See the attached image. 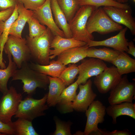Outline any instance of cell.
I'll list each match as a JSON object with an SVG mask.
<instances>
[{"mask_svg":"<svg viewBox=\"0 0 135 135\" xmlns=\"http://www.w3.org/2000/svg\"><path fill=\"white\" fill-rule=\"evenodd\" d=\"M102 135H131L132 133L128 130H116L112 132L104 131L102 130Z\"/></svg>","mask_w":135,"mask_h":135,"instance_id":"obj_37","label":"cell"},{"mask_svg":"<svg viewBox=\"0 0 135 135\" xmlns=\"http://www.w3.org/2000/svg\"><path fill=\"white\" fill-rule=\"evenodd\" d=\"M128 29L126 27L122 28L116 35L103 40H90L87 44L89 47L103 46L112 48L121 52H127L128 50V42L125 35Z\"/></svg>","mask_w":135,"mask_h":135,"instance_id":"obj_15","label":"cell"},{"mask_svg":"<svg viewBox=\"0 0 135 135\" xmlns=\"http://www.w3.org/2000/svg\"><path fill=\"white\" fill-rule=\"evenodd\" d=\"M92 84V82L90 79L84 84L78 85L79 91L73 103L74 110L85 112L94 100L97 95L93 90Z\"/></svg>","mask_w":135,"mask_h":135,"instance_id":"obj_14","label":"cell"},{"mask_svg":"<svg viewBox=\"0 0 135 135\" xmlns=\"http://www.w3.org/2000/svg\"><path fill=\"white\" fill-rule=\"evenodd\" d=\"M86 28L91 34L96 32L101 34L118 32L123 28L121 25L109 17L102 6L97 8L91 14L88 20Z\"/></svg>","mask_w":135,"mask_h":135,"instance_id":"obj_4","label":"cell"},{"mask_svg":"<svg viewBox=\"0 0 135 135\" xmlns=\"http://www.w3.org/2000/svg\"><path fill=\"white\" fill-rule=\"evenodd\" d=\"M46 0H18L27 9L34 10L42 6Z\"/></svg>","mask_w":135,"mask_h":135,"instance_id":"obj_34","label":"cell"},{"mask_svg":"<svg viewBox=\"0 0 135 135\" xmlns=\"http://www.w3.org/2000/svg\"><path fill=\"white\" fill-rule=\"evenodd\" d=\"M48 94L40 99H36L28 95L21 101L14 117L32 121L34 118L45 114L48 108L46 103Z\"/></svg>","mask_w":135,"mask_h":135,"instance_id":"obj_5","label":"cell"},{"mask_svg":"<svg viewBox=\"0 0 135 135\" xmlns=\"http://www.w3.org/2000/svg\"><path fill=\"white\" fill-rule=\"evenodd\" d=\"M50 2L51 0H46L42 6L33 10L32 16L42 24L46 26L54 36H59L65 37L63 32L55 22L51 9Z\"/></svg>","mask_w":135,"mask_h":135,"instance_id":"obj_12","label":"cell"},{"mask_svg":"<svg viewBox=\"0 0 135 135\" xmlns=\"http://www.w3.org/2000/svg\"><path fill=\"white\" fill-rule=\"evenodd\" d=\"M88 47L87 44L83 46L68 49L58 55L56 60L65 66L70 64H75L87 57Z\"/></svg>","mask_w":135,"mask_h":135,"instance_id":"obj_19","label":"cell"},{"mask_svg":"<svg viewBox=\"0 0 135 135\" xmlns=\"http://www.w3.org/2000/svg\"><path fill=\"white\" fill-rule=\"evenodd\" d=\"M97 8L90 5L81 6L68 23L72 38L87 44L90 40H93L92 34L88 32L86 24L88 18Z\"/></svg>","mask_w":135,"mask_h":135,"instance_id":"obj_3","label":"cell"},{"mask_svg":"<svg viewBox=\"0 0 135 135\" xmlns=\"http://www.w3.org/2000/svg\"><path fill=\"white\" fill-rule=\"evenodd\" d=\"M29 66L32 69L47 76L58 78L62 71L66 67L57 60H52L48 64L42 65L32 61L28 62Z\"/></svg>","mask_w":135,"mask_h":135,"instance_id":"obj_21","label":"cell"},{"mask_svg":"<svg viewBox=\"0 0 135 135\" xmlns=\"http://www.w3.org/2000/svg\"><path fill=\"white\" fill-rule=\"evenodd\" d=\"M113 0L115 1V0Z\"/></svg>","mask_w":135,"mask_h":135,"instance_id":"obj_43","label":"cell"},{"mask_svg":"<svg viewBox=\"0 0 135 135\" xmlns=\"http://www.w3.org/2000/svg\"><path fill=\"white\" fill-rule=\"evenodd\" d=\"M17 5L15 6L14 12L10 17L4 22L3 31L0 38V67L1 69L6 68L3 62V52L4 47L9 34L11 26L18 16Z\"/></svg>","mask_w":135,"mask_h":135,"instance_id":"obj_26","label":"cell"},{"mask_svg":"<svg viewBox=\"0 0 135 135\" xmlns=\"http://www.w3.org/2000/svg\"><path fill=\"white\" fill-rule=\"evenodd\" d=\"M111 63L114 65L121 75L135 72V60L125 52H121Z\"/></svg>","mask_w":135,"mask_h":135,"instance_id":"obj_24","label":"cell"},{"mask_svg":"<svg viewBox=\"0 0 135 135\" xmlns=\"http://www.w3.org/2000/svg\"><path fill=\"white\" fill-rule=\"evenodd\" d=\"M106 13L114 22L124 25L133 35H135V19L131 8L126 9L113 6H104Z\"/></svg>","mask_w":135,"mask_h":135,"instance_id":"obj_13","label":"cell"},{"mask_svg":"<svg viewBox=\"0 0 135 135\" xmlns=\"http://www.w3.org/2000/svg\"><path fill=\"white\" fill-rule=\"evenodd\" d=\"M106 109L105 106L99 100H94L92 102L85 111L87 120L84 135H101L102 130L98 128V125L104 120Z\"/></svg>","mask_w":135,"mask_h":135,"instance_id":"obj_8","label":"cell"},{"mask_svg":"<svg viewBox=\"0 0 135 135\" xmlns=\"http://www.w3.org/2000/svg\"><path fill=\"white\" fill-rule=\"evenodd\" d=\"M128 50L127 52L135 57V46L134 42L132 41L128 42Z\"/></svg>","mask_w":135,"mask_h":135,"instance_id":"obj_39","label":"cell"},{"mask_svg":"<svg viewBox=\"0 0 135 135\" xmlns=\"http://www.w3.org/2000/svg\"><path fill=\"white\" fill-rule=\"evenodd\" d=\"M87 44L84 42L77 40L73 38H66L59 36H54L52 41L50 48V59H52L60 53L69 48L84 46Z\"/></svg>","mask_w":135,"mask_h":135,"instance_id":"obj_16","label":"cell"},{"mask_svg":"<svg viewBox=\"0 0 135 135\" xmlns=\"http://www.w3.org/2000/svg\"><path fill=\"white\" fill-rule=\"evenodd\" d=\"M54 36L50 30L46 28L41 35L30 38L26 36L27 44L30 49L31 60L36 63L42 65L49 64L50 45Z\"/></svg>","mask_w":135,"mask_h":135,"instance_id":"obj_2","label":"cell"},{"mask_svg":"<svg viewBox=\"0 0 135 135\" xmlns=\"http://www.w3.org/2000/svg\"><path fill=\"white\" fill-rule=\"evenodd\" d=\"M29 28L28 36L34 38L42 34L46 28L40 24L38 20L32 16L27 21Z\"/></svg>","mask_w":135,"mask_h":135,"instance_id":"obj_32","label":"cell"},{"mask_svg":"<svg viewBox=\"0 0 135 135\" xmlns=\"http://www.w3.org/2000/svg\"><path fill=\"white\" fill-rule=\"evenodd\" d=\"M48 76L49 81V90L47 94L46 103L48 106H52L57 104L59 98L66 86L59 78Z\"/></svg>","mask_w":135,"mask_h":135,"instance_id":"obj_22","label":"cell"},{"mask_svg":"<svg viewBox=\"0 0 135 135\" xmlns=\"http://www.w3.org/2000/svg\"><path fill=\"white\" fill-rule=\"evenodd\" d=\"M4 50L6 54L10 53L17 68H20L23 62L31 60L30 51L26 38H20L9 35L4 44Z\"/></svg>","mask_w":135,"mask_h":135,"instance_id":"obj_6","label":"cell"},{"mask_svg":"<svg viewBox=\"0 0 135 135\" xmlns=\"http://www.w3.org/2000/svg\"><path fill=\"white\" fill-rule=\"evenodd\" d=\"M121 52L105 47L97 48L94 46L91 47L87 49V57L96 58L111 63Z\"/></svg>","mask_w":135,"mask_h":135,"instance_id":"obj_25","label":"cell"},{"mask_svg":"<svg viewBox=\"0 0 135 135\" xmlns=\"http://www.w3.org/2000/svg\"><path fill=\"white\" fill-rule=\"evenodd\" d=\"M81 60V64L78 66L79 75L76 81L78 85L84 84L89 78L99 75L107 67L102 60L96 58H90Z\"/></svg>","mask_w":135,"mask_h":135,"instance_id":"obj_10","label":"cell"},{"mask_svg":"<svg viewBox=\"0 0 135 135\" xmlns=\"http://www.w3.org/2000/svg\"><path fill=\"white\" fill-rule=\"evenodd\" d=\"M56 130L53 134L54 135H71L70 123L66 122L55 118Z\"/></svg>","mask_w":135,"mask_h":135,"instance_id":"obj_33","label":"cell"},{"mask_svg":"<svg viewBox=\"0 0 135 135\" xmlns=\"http://www.w3.org/2000/svg\"><path fill=\"white\" fill-rule=\"evenodd\" d=\"M12 125L16 135H38L33 127L32 122L18 118L12 122Z\"/></svg>","mask_w":135,"mask_h":135,"instance_id":"obj_28","label":"cell"},{"mask_svg":"<svg viewBox=\"0 0 135 135\" xmlns=\"http://www.w3.org/2000/svg\"><path fill=\"white\" fill-rule=\"evenodd\" d=\"M78 0H57L68 23L73 17L80 6Z\"/></svg>","mask_w":135,"mask_h":135,"instance_id":"obj_29","label":"cell"},{"mask_svg":"<svg viewBox=\"0 0 135 135\" xmlns=\"http://www.w3.org/2000/svg\"><path fill=\"white\" fill-rule=\"evenodd\" d=\"M50 6L55 22L63 32L65 38H72L69 25L66 16L59 6L57 0H51Z\"/></svg>","mask_w":135,"mask_h":135,"instance_id":"obj_23","label":"cell"},{"mask_svg":"<svg viewBox=\"0 0 135 135\" xmlns=\"http://www.w3.org/2000/svg\"><path fill=\"white\" fill-rule=\"evenodd\" d=\"M110 91L108 98L110 105L124 102H132L135 94V84L130 82L127 76L125 75Z\"/></svg>","mask_w":135,"mask_h":135,"instance_id":"obj_9","label":"cell"},{"mask_svg":"<svg viewBox=\"0 0 135 135\" xmlns=\"http://www.w3.org/2000/svg\"><path fill=\"white\" fill-rule=\"evenodd\" d=\"M132 0V1L134 2H135V0Z\"/></svg>","mask_w":135,"mask_h":135,"instance_id":"obj_42","label":"cell"},{"mask_svg":"<svg viewBox=\"0 0 135 135\" xmlns=\"http://www.w3.org/2000/svg\"><path fill=\"white\" fill-rule=\"evenodd\" d=\"M122 77L115 66L107 67L100 74L95 76L94 83L100 93L105 94L113 88Z\"/></svg>","mask_w":135,"mask_h":135,"instance_id":"obj_11","label":"cell"},{"mask_svg":"<svg viewBox=\"0 0 135 135\" xmlns=\"http://www.w3.org/2000/svg\"><path fill=\"white\" fill-rule=\"evenodd\" d=\"M14 8H10L0 11V21L4 22L12 14Z\"/></svg>","mask_w":135,"mask_h":135,"instance_id":"obj_38","label":"cell"},{"mask_svg":"<svg viewBox=\"0 0 135 135\" xmlns=\"http://www.w3.org/2000/svg\"><path fill=\"white\" fill-rule=\"evenodd\" d=\"M18 2V0H0V11L10 8H14Z\"/></svg>","mask_w":135,"mask_h":135,"instance_id":"obj_35","label":"cell"},{"mask_svg":"<svg viewBox=\"0 0 135 135\" xmlns=\"http://www.w3.org/2000/svg\"><path fill=\"white\" fill-rule=\"evenodd\" d=\"M106 113L112 118V123H116L117 117L122 115L129 116L135 119V104L132 102H124L110 105L106 108Z\"/></svg>","mask_w":135,"mask_h":135,"instance_id":"obj_18","label":"cell"},{"mask_svg":"<svg viewBox=\"0 0 135 135\" xmlns=\"http://www.w3.org/2000/svg\"><path fill=\"white\" fill-rule=\"evenodd\" d=\"M22 98V94L18 92L15 88L10 87L0 100V120L12 125V118L16 114Z\"/></svg>","mask_w":135,"mask_h":135,"instance_id":"obj_7","label":"cell"},{"mask_svg":"<svg viewBox=\"0 0 135 135\" xmlns=\"http://www.w3.org/2000/svg\"><path fill=\"white\" fill-rule=\"evenodd\" d=\"M4 24V22L0 21V38L3 31Z\"/></svg>","mask_w":135,"mask_h":135,"instance_id":"obj_40","label":"cell"},{"mask_svg":"<svg viewBox=\"0 0 135 135\" xmlns=\"http://www.w3.org/2000/svg\"><path fill=\"white\" fill-rule=\"evenodd\" d=\"M79 72V68L77 65L75 64H70L62 71L58 78L63 81L66 86L73 83Z\"/></svg>","mask_w":135,"mask_h":135,"instance_id":"obj_31","label":"cell"},{"mask_svg":"<svg viewBox=\"0 0 135 135\" xmlns=\"http://www.w3.org/2000/svg\"><path fill=\"white\" fill-rule=\"evenodd\" d=\"M128 0H115V1L121 4L126 3Z\"/></svg>","mask_w":135,"mask_h":135,"instance_id":"obj_41","label":"cell"},{"mask_svg":"<svg viewBox=\"0 0 135 135\" xmlns=\"http://www.w3.org/2000/svg\"><path fill=\"white\" fill-rule=\"evenodd\" d=\"M78 84L76 81L63 90L58 100L57 104L64 113L72 112V104L77 95Z\"/></svg>","mask_w":135,"mask_h":135,"instance_id":"obj_20","label":"cell"},{"mask_svg":"<svg viewBox=\"0 0 135 135\" xmlns=\"http://www.w3.org/2000/svg\"><path fill=\"white\" fill-rule=\"evenodd\" d=\"M78 2L80 6L90 5L97 8L103 6H113L126 9L131 8L128 4L120 3L113 0H78Z\"/></svg>","mask_w":135,"mask_h":135,"instance_id":"obj_30","label":"cell"},{"mask_svg":"<svg viewBox=\"0 0 135 135\" xmlns=\"http://www.w3.org/2000/svg\"><path fill=\"white\" fill-rule=\"evenodd\" d=\"M12 77V81L21 80L23 91L29 96L33 94L38 88L46 89L49 83L48 76L31 68L28 62H23Z\"/></svg>","mask_w":135,"mask_h":135,"instance_id":"obj_1","label":"cell"},{"mask_svg":"<svg viewBox=\"0 0 135 135\" xmlns=\"http://www.w3.org/2000/svg\"><path fill=\"white\" fill-rule=\"evenodd\" d=\"M0 135H14L12 125L5 123L0 120Z\"/></svg>","mask_w":135,"mask_h":135,"instance_id":"obj_36","label":"cell"},{"mask_svg":"<svg viewBox=\"0 0 135 135\" xmlns=\"http://www.w3.org/2000/svg\"><path fill=\"white\" fill-rule=\"evenodd\" d=\"M18 16L12 24L9 34L22 38V32L28 20L33 14V11L26 9L23 4L18 2L17 5Z\"/></svg>","mask_w":135,"mask_h":135,"instance_id":"obj_17","label":"cell"},{"mask_svg":"<svg viewBox=\"0 0 135 135\" xmlns=\"http://www.w3.org/2000/svg\"><path fill=\"white\" fill-rule=\"evenodd\" d=\"M9 63L7 68H0V91L3 94L6 93L8 89L7 84L9 78L12 77L17 68L15 63L12 60V55L10 53L7 54Z\"/></svg>","mask_w":135,"mask_h":135,"instance_id":"obj_27","label":"cell"}]
</instances>
